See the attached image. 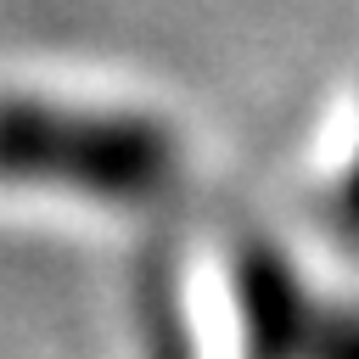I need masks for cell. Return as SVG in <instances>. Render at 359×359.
I'll return each instance as SVG.
<instances>
[{"mask_svg": "<svg viewBox=\"0 0 359 359\" xmlns=\"http://www.w3.org/2000/svg\"><path fill=\"white\" fill-rule=\"evenodd\" d=\"M0 157L17 185L73 191L101 208H146L180 174V140L151 112L11 95Z\"/></svg>", "mask_w": 359, "mask_h": 359, "instance_id": "cell-1", "label": "cell"}, {"mask_svg": "<svg viewBox=\"0 0 359 359\" xmlns=\"http://www.w3.org/2000/svg\"><path fill=\"white\" fill-rule=\"evenodd\" d=\"M292 359H359V309L309 297V314L297 325Z\"/></svg>", "mask_w": 359, "mask_h": 359, "instance_id": "cell-2", "label": "cell"}, {"mask_svg": "<svg viewBox=\"0 0 359 359\" xmlns=\"http://www.w3.org/2000/svg\"><path fill=\"white\" fill-rule=\"evenodd\" d=\"M337 219L359 236V157L348 163V174H342V185H337Z\"/></svg>", "mask_w": 359, "mask_h": 359, "instance_id": "cell-3", "label": "cell"}]
</instances>
